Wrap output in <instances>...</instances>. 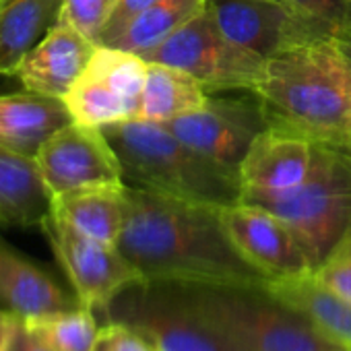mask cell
<instances>
[{"instance_id":"cell-28","label":"cell","mask_w":351,"mask_h":351,"mask_svg":"<svg viewBox=\"0 0 351 351\" xmlns=\"http://www.w3.org/2000/svg\"><path fill=\"white\" fill-rule=\"evenodd\" d=\"M316 277L351 304V252L332 256L322 267H318Z\"/></svg>"},{"instance_id":"cell-32","label":"cell","mask_w":351,"mask_h":351,"mask_svg":"<svg viewBox=\"0 0 351 351\" xmlns=\"http://www.w3.org/2000/svg\"><path fill=\"white\" fill-rule=\"evenodd\" d=\"M11 322H13V314L0 308V351L5 349V343H7V337L11 330Z\"/></svg>"},{"instance_id":"cell-26","label":"cell","mask_w":351,"mask_h":351,"mask_svg":"<svg viewBox=\"0 0 351 351\" xmlns=\"http://www.w3.org/2000/svg\"><path fill=\"white\" fill-rule=\"evenodd\" d=\"M116 0H64L58 21L99 46L101 32L110 21Z\"/></svg>"},{"instance_id":"cell-9","label":"cell","mask_w":351,"mask_h":351,"mask_svg":"<svg viewBox=\"0 0 351 351\" xmlns=\"http://www.w3.org/2000/svg\"><path fill=\"white\" fill-rule=\"evenodd\" d=\"M34 159L52 199L79 189L124 184L120 159L97 126L69 122L38 149Z\"/></svg>"},{"instance_id":"cell-25","label":"cell","mask_w":351,"mask_h":351,"mask_svg":"<svg viewBox=\"0 0 351 351\" xmlns=\"http://www.w3.org/2000/svg\"><path fill=\"white\" fill-rule=\"evenodd\" d=\"M295 17L314 27L324 40L351 25V0H279Z\"/></svg>"},{"instance_id":"cell-16","label":"cell","mask_w":351,"mask_h":351,"mask_svg":"<svg viewBox=\"0 0 351 351\" xmlns=\"http://www.w3.org/2000/svg\"><path fill=\"white\" fill-rule=\"evenodd\" d=\"M77 306L81 302L75 291H66L0 236V308L19 318H38Z\"/></svg>"},{"instance_id":"cell-4","label":"cell","mask_w":351,"mask_h":351,"mask_svg":"<svg viewBox=\"0 0 351 351\" xmlns=\"http://www.w3.org/2000/svg\"><path fill=\"white\" fill-rule=\"evenodd\" d=\"M250 205L283 219L316 271L351 238V151L314 143L310 171L298 189L254 199Z\"/></svg>"},{"instance_id":"cell-14","label":"cell","mask_w":351,"mask_h":351,"mask_svg":"<svg viewBox=\"0 0 351 351\" xmlns=\"http://www.w3.org/2000/svg\"><path fill=\"white\" fill-rule=\"evenodd\" d=\"M120 322L143 332L157 351H238L201 322L178 291L153 293L151 285H141V298L124 310Z\"/></svg>"},{"instance_id":"cell-34","label":"cell","mask_w":351,"mask_h":351,"mask_svg":"<svg viewBox=\"0 0 351 351\" xmlns=\"http://www.w3.org/2000/svg\"><path fill=\"white\" fill-rule=\"evenodd\" d=\"M332 351H345V349H341V347H337V349H332Z\"/></svg>"},{"instance_id":"cell-2","label":"cell","mask_w":351,"mask_h":351,"mask_svg":"<svg viewBox=\"0 0 351 351\" xmlns=\"http://www.w3.org/2000/svg\"><path fill=\"white\" fill-rule=\"evenodd\" d=\"M252 95L269 126L312 143L351 147V64L332 42H312L267 60Z\"/></svg>"},{"instance_id":"cell-5","label":"cell","mask_w":351,"mask_h":351,"mask_svg":"<svg viewBox=\"0 0 351 351\" xmlns=\"http://www.w3.org/2000/svg\"><path fill=\"white\" fill-rule=\"evenodd\" d=\"M184 306L238 351H332L295 312L265 289L180 287Z\"/></svg>"},{"instance_id":"cell-24","label":"cell","mask_w":351,"mask_h":351,"mask_svg":"<svg viewBox=\"0 0 351 351\" xmlns=\"http://www.w3.org/2000/svg\"><path fill=\"white\" fill-rule=\"evenodd\" d=\"M25 322L54 351H93L101 328L97 324L95 310L85 306L25 318Z\"/></svg>"},{"instance_id":"cell-33","label":"cell","mask_w":351,"mask_h":351,"mask_svg":"<svg viewBox=\"0 0 351 351\" xmlns=\"http://www.w3.org/2000/svg\"><path fill=\"white\" fill-rule=\"evenodd\" d=\"M347 252H351V238L347 240V244H345V246H343V248H341V250H339L335 256H339V254H347Z\"/></svg>"},{"instance_id":"cell-18","label":"cell","mask_w":351,"mask_h":351,"mask_svg":"<svg viewBox=\"0 0 351 351\" xmlns=\"http://www.w3.org/2000/svg\"><path fill=\"white\" fill-rule=\"evenodd\" d=\"M73 122L64 99L34 91L0 95V147L36 157L38 149L62 126Z\"/></svg>"},{"instance_id":"cell-11","label":"cell","mask_w":351,"mask_h":351,"mask_svg":"<svg viewBox=\"0 0 351 351\" xmlns=\"http://www.w3.org/2000/svg\"><path fill=\"white\" fill-rule=\"evenodd\" d=\"M207 11L228 40L265 60L298 46L328 42L279 0H207Z\"/></svg>"},{"instance_id":"cell-15","label":"cell","mask_w":351,"mask_h":351,"mask_svg":"<svg viewBox=\"0 0 351 351\" xmlns=\"http://www.w3.org/2000/svg\"><path fill=\"white\" fill-rule=\"evenodd\" d=\"M95 48L97 44L58 21L38 46L25 54L15 77L27 91L64 99L87 69Z\"/></svg>"},{"instance_id":"cell-31","label":"cell","mask_w":351,"mask_h":351,"mask_svg":"<svg viewBox=\"0 0 351 351\" xmlns=\"http://www.w3.org/2000/svg\"><path fill=\"white\" fill-rule=\"evenodd\" d=\"M335 48L341 52V56L351 64V25H347L345 29H341L335 38H332Z\"/></svg>"},{"instance_id":"cell-35","label":"cell","mask_w":351,"mask_h":351,"mask_svg":"<svg viewBox=\"0 0 351 351\" xmlns=\"http://www.w3.org/2000/svg\"><path fill=\"white\" fill-rule=\"evenodd\" d=\"M349 151H351V147H349Z\"/></svg>"},{"instance_id":"cell-22","label":"cell","mask_w":351,"mask_h":351,"mask_svg":"<svg viewBox=\"0 0 351 351\" xmlns=\"http://www.w3.org/2000/svg\"><path fill=\"white\" fill-rule=\"evenodd\" d=\"M207 99L209 91L193 75L176 66L147 62V79L136 120L167 124L203 110Z\"/></svg>"},{"instance_id":"cell-17","label":"cell","mask_w":351,"mask_h":351,"mask_svg":"<svg viewBox=\"0 0 351 351\" xmlns=\"http://www.w3.org/2000/svg\"><path fill=\"white\" fill-rule=\"evenodd\" d=\"M263 289L295 312L326 343L351 351V304L326 287L314 271L269 279Z\"/></svg>"},{"instance_id":"cell-27","label":"cell","mask_w":351,"mask_h":351,"mask_svg":"<svg viewBox=\"0 0 351 351\" xmlns=\"http://www.w3.org/2000/svg\"><path fill=\"white\" fill-rule=\"evenodd\" d=\"M93 351H157V349L136 328L120 320H112L99 328V337Z\"/></svg>"},{"instance_id":"cell-19","label":"cell","mask_w":351,"mask_h":351,"mask_svg":"<svg viewBox=\"0 0 351 351\" xmlns=\"http://www.w3.org/2000/svg\"><path fill=\"white\" fill-rule=\"evenodd\" d=\"M52 195L36 159L0 147V228H36L48 217Z\"/></svg>"},{"instance_id":"cell-6","label":"cell","mask_w":351,"mask_h":351,"mask_svg":"<svg viewBox=\"0 0 351 351\" xmlns=\"http://www.w3.org/2000/svg\"><path fill=\"white\" fill-rule=\"evenodd\" d=\"M141 58L193 75L209 93L234 89L252 93L267 69L265 58L223 36L207 9Z\"/></svg>"},{"instance_id":"cell-30","label":"cell","mask_w":351,"mask_h":351,"mask_svg":"<svg viewBox=\"0 0 351 351\" xmlns=\"http://www.w3.org/2000/svg\"><path fill=\"white\" fill-rule=\"evenodd\" d=\"M3 351H54V349L29 328L25 318H19L13 314L11 330H9Z\"/></svg>"},{"instance_id":"cell-13","label":"cell","mask_w":351,"mask_h":351,"mask_svg":"<svg viewBox=\"0 0 351 351\" xmlns=\"http://www.w3.org/2000/svg\"><path fill=\"white\" fill-rule=\"evenodd\" d=\"M314 143L302 134L269 126L250 145L240 165V203L298 189L310 171Z\"/></svg>"},{"instance_id":"cell-23","label":"cell","mask_w":351,"mask_h":351,"mask_svg":"<svg viewBox=\"0 0 351 351\" xmlns=\"http://www.w3.org/2000/svg\"><path fill=\"white\" fill-rule=\"evenodd\" d=\"M205 9L207 0H157L136 13L108 46L143 56Z\"/></svg>"},{"instance_id":"cell-29","label":"cell","mask_w":351,"mask_h":351,"mask_svg":"<svg viewBox=\"0 0 351 351\" xmlns=\"http://www.w3.org/2000/svg\"><path fill=\"white\" fill-rule=\"evenodd\" d=\"M153 3H157V0H116V7L110 15V21L108 25L104 27L101 32V38H99V46H108L118 34L120 29L136 15L141 13L143 9L151 7Z\"/></svg>"},{"instance_id":"cell-7","label":"cell","mask_w":351,"mask_h":351,"mask_svg":"<svg viewBox=\"0 0 351 351\" xmlns=\"http://www.w3.org/2000/svg\"><path fill=\"white\" fill-rule=\"evenodd\" d=\"M42 232L69 277L81 306L108 310L116 298L134 285H145L138 271L116 246L97 242L60 219L52 209L42 221Z\"/></svg>"},{"instance_id":"cell-10","label":"cell","mask_w":351,"mask_h":351,"mask_svg":"<svg viewBox=\"0 0 351 351\" xmlns=\"http://www.w3.org/2000/svg\"><path fill=\"white\" fill-rule=\"evenodd\" d=\"M165 126L189 147L240 178V165L252 141L269 128V120L258 99L209 95L203 110L176 118Z\"/></svg>"},{"instance_id":"cell-20","label":"cell","mask_w":351,"mask_h":351,"mask_svg":"<svg viewBox=\"0 0 351 351\" xmlns=\"http://www.w3.org/2000/svg\"><path fill=\"white\" fill-rule=\"evenodd\" d=\"M126 184L89 186L52 199V211L77 232L116 246L126 217Z\"/></svg>"},{"instance_id":"cell-3","label":"cell","mask_w":351,"mask_h":351,"mask_svg":"<svg viewBox=\"0 0 351 351\" xmlns=\"http://www.w3.org/2000/svg\"><path fill=\"white\" fill-rule=\"evenodd\" d=\"M101 130L120 159L124 184L213 207L240 203L238 176L189 147L165 124L126 120Z\"/></svg>"},{"instance_id":"cell-21","label":"cell","mask_w":351,"mask_h":351,"mask_svg":"<svg viewBox=\"0 0 351 351\" xmlns=\"http://www.w3.org/2000/svg\"><path fill=\"white\" fill-rule=\"evenodd\" d=\"M64 0H0V77H15L19 62L58 23Z\"/></svg>"},{"instance_id":"cell-8","label":"cell","mask_w":351,"mask_h":351,"mask_svg":"<svg viewBox=\"0 0 351 351\" xmlns=\"http://www.w3.org/2000/svg\"><path fill=\"white\" fill-rule=\"evenodd\" d=\"M147 60L112 46H97L87 69L64 95L73 122L104 128L136 120Z\"/></svg>"},{"instance_id":"cell-1","label":"cell","mask_w":351,"mask_h":351,"mask_svg":"<svg viewBox=\"0 0 351 351\" xmlns=\"http://www.w3.org/2000/svg\"><path fill=\"white\" fill-rule=\"evenodd\" d=\"M126 217L116 242L145 285L263 289L269 281L230 240L219 207L126 184Z\"/></svg>"},{"instance_id":"cell-12","label":"cell","mask_w":351,"mask_h":351,"mask_svg":"<svg viewBox=\"0 0 351 351\" xmlns=\"http://www.w3.org/2000/svg\"><path fill=\"white\" fill-rule=\"evenodd\" d=\"M219 217L238 252L267 279L314 271L289 226L273 211L250 203H236L219 207Z\"/></svg>"}]
</instances>
